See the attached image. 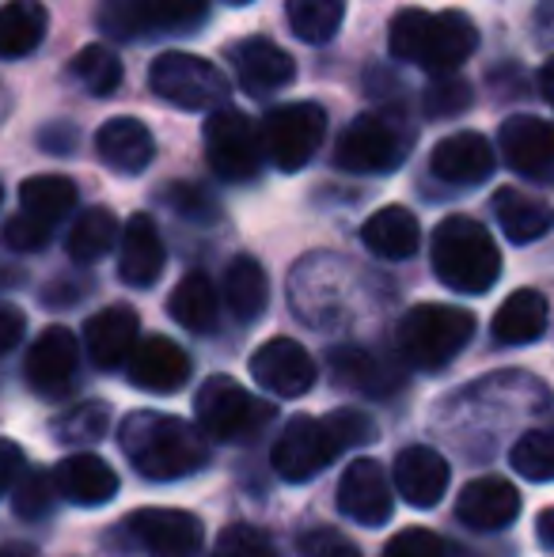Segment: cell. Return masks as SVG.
<instances>
[{
  "instance_id": "6da1fadb",
  "label": "cell",
  "mask_w": 554,
  "mask_h": 557,
  "mask_svg": "<svg viewBox=\"0 0 554 557\" xmlns=\"http://www.w3.org/2000/svg\"><path fill=\"white\" fill-rule=\"evenodd\" d=\"M119 444L137 474L148 482H175V478H190L209 467L206 433L171 413H130L119 429Z\"/></svg>"
},
{
  "instance_id": "7a4b0ae2",
  "label": "cell",
  "mask_w": 554,
  "mask_h": 557,
  "mask_svg": "<svg viewBox=\"0 0 554 557\" xmlns=\"http://www.w3.org/2000/svg\"><path fill=\"white\" fill-rule=\"evenodd\" d=\"M392 53L399 61H415L429 73H456L475 50H479V30L464 12H421L403 8L392 20Z\"/></svg>"
},
{
  "instance_id": "3957f363",
  "label": "cell",
  "mask_w": 554,
  "mask_h": 557,
  "mask_svg": "<svg viewBox=\"0 0 554 557\" xmlns=\"http://www.w3.org/2000/svg\"><path fill=\"white\" fill-rule=\"evenodd\" d=\"M429 258H433L436 281L448 285L452 293L482 296L502 277V250L494 235L471 216H444L433 227Z\"/></svg>"
},
{
  "instance_id": "277c9868",
  "label": "cell",
  "mask_w": 554,
  "mask_h": 557,
  "mask_svg": "<svg viewBox=\"0 0 554 557\" xmlns=\"http://www.w3.org/2000/svg\"><path fill=\"white\" fill-rule=\"evenodd\" d=\"M475 337V315L452 304H418L399 319L395 331V349L410 368L421 372H441L448 368L467 342Z\"/></svg>"
},
{
  "instance_id": "5b68a950",
  "label": "cell",
  "mask_w": 554,
  "mask_h": 557,
  "mask_svg": "<svg viewBox=\"0 0 554 557\" xmlns=\"http://www.w3.org/2000/svg\"><path fill=\"white\" fill-rule=\"evenodd\" d=\"M194 418L201 433L213 436L217 444H236L259 436L274 418V406L255 398L232 375H209L194 395Z\"/></svg>"
},
{
  "instance_id": "8992f818",
  "label": "cell",
  "mask_w": 554,
  "mask_h": 557,
  "mask_svg": "<svg viewBox=\"0 0 554 557\" xmlns=\"http://www.w3.org/2000/svg\"><path fill=\"white\" fill-rule=\"evenodd\" d=\"M148 84L163 103L178 107V111H217V103H224L229 96V81L213 61L178 50H168L152 61Z\"/></svg>"
},
{
  "instance_id": "52a82bcc",
  "label": "cell",
  "mask_w": 554,
  "mask_h": 557,
  "mask_svg": "<svg viewBox=\"0 0 554 557\" xmlns=\"http://www.w3.org/2000/svg\"><path fill=\"white\" fill-rule=\"evenodd\" d=\"M410 152V133L395 125L384 114H361L334 148V163L349 175H387L395 171Z\"/></svg>"
},
{
  "instance_id": "ba28073f",
  "label": "cell",
  "mask_w": 554,
  "mask_h": 557,
  "mask_svg": "<svg viewBox=\"0 0 554 557\" xmlns=\"http://www.w3.org/2000/svg\"><path fill=\"white\" fill-rule=\"evenodd\" d=\"M201 140H206V156L209 168L217 171L229 183H244V178H255L267 160L262 152V133L255 129V122L236 107H221L206 117V129H201Z\"/></svg>"
},
{
  "instance_id": "9c48e42d",
  "label": "cell",
  "mask_w": 554,
  "mask_h": 557,
  "mask_svg": "<svg viewBox=\"0 0 554 557\" xmlns=\"http://www.w3.org/2000/svg\"><path fill=\"white\" fill-rule=\"evenodd\" d=\"M262 152L278 171H300L311 163L327 137V111L319 103L278 107L262 125Z\"/></svg>"
},
{
  "instance_id": "30bf717a",
  "label": "cell",
  "mask_w": 554,
  "mask_h": 557,
  "mask_svg": "<svg viewBox=\"0 0 554 557\" xmlns=\"http://www.w3.org/2000/svg\"><path fill=\"white\" fill-rule=\"evenodd\" d=\"M342 444L334 436L331 421L327 418H308V413H296L285 429H281L278 444H274V470L285 482H308L319 470H327L338 459Z\"/></svg>"
},
{
  "instance_id": "8fae6325",
  "label": "cell",
  "mask_w": 554,
  "mask_h": 557,
  "mask_svg": "<svg viewBox=\"0 0 554 557\" xmlns=\"http://www.w3.org/2000/svg\"><path fill=\"white\" fill-rule=\"evenodd\" d=\"M206 8V0H103L99 23L111 38H137L145 30L198 27Z\"/></svg>"
},
{
  "instance_id": "7c38bea8",
  "label": "cell",
  "mask_w": 554,
  "mask_h": 557,
  "mask_svg": "<svg viewBox=\"0 0 554 557\" xmlns=\"http://www.w3.org/2000/svg\"><path fill=\"white\" fill-rule=\"evenodd\" d=\"M126 531L148 557H198L206 546V528L183 508H140L126 520Z\"/></svg>"
},
{
  "instance_id": "4fadbf2b",
  "label": "cell",
  "mask_w": 554,
  "mask_h": 557,
  "mask_svg": "<svg viewBox=\"0 0 554 557\" xmlns=\"http://www.w3.org/2000/svg\"><path fill=\"white\" fill-rule=\"evenodd\" d=\"M338 508L357 528H387L395 512V493L377 459H354L338 478Z\"/></svg>"
},
{
  "instance_id": "5bb4252c",
  "label": "cell",
  "mask_w": 554,
  "mask_h": 557,
  "mask_svg": "<svg viewBox=\"0 0 554 557\" xmlns=\"http://www.w3.org/2000/svg\"><path fill=\"white\" fill-rule=\"evenodd\" d=\"M251 375L259 387H267L278 398H304L316 387V360L293 337H270L255 349Z\"/></svg>"
},
{
  "instance_id": "9a60e30c",
  "label": "cell",
  "mask_w": 554,
  "mask_h": 557,
  "mask_svg": "<svg viewBox=\"0 0 554 557\" xmlns=\"http://www.w3.org/2000/svg\"><path fill=\"white\" fill-rule=\"evenodd\" d=\"M81 368V345L65 326H46L27 352V383L42 398H65Z\"/></svg>"
},
{
  "instance_id": "2e32d148",
  "label": "cell",
  "mask_w": 554,
  "mask_h": 557,
  "mask_svg": "<svg viewBox=\"0 0 554 557\" xmlns=\"http://www.w3.org/2000/svg\"><path fill=\"white\" fill-rule=\"evenodd\" d=\"M502 156L520 178H532V183H547L554 175V122L535 114L509 117L502 125Z\"/></svg>"
},
{
  "instance_id": "e0dca14e",
  "label": "cell",
  "mask_w": 554,
  "mask_h": 557,
  "mask_svg": "<svg viewBox=\"0 0 554 557\" xmlns=\"http://www.w3.org/2000/svg\"><path fill=\"white\" fill-rule=\"evenodd\" d=\"M334 383L346 391H357L365 398H392L403 387V368L387 352L369 349V345H338L331 349Z\"/></svg>"
},
{
  "instance_id": "ac0fdd59",
  "label": "cell",
  "mask_w": 554,
  "mask_h": 557,
  "mask_svg": "<svg viewBox=\"0 0 554 557\" xmlns=\"http://www.w3.org/2000/svg\"><path fill=\"white\" fill-rule=\"evenodd\" d=\"M517 516H520V490L509 482V478L482 474L459 490L456 520L464 523V528L494 535V531L509 528Z\"/></svg>"
},
{
  "instance_id": "d6986e66",
  "label": "cell",
  "mask_w": 554,
  "mask_h": 557,
  "mask_svg": "<svg viewBox=\"0 0 554 557\" xmlns=\"http://www.w3.org/2000/svg\"><path fill=\"white\" fill-rule=\"evenodd\" d=\"M395 490L410 508H433L444 500L452 482L448 459L429 444H410L395 455Z\"/></svg>"
},
{
  "instance_id": "ffe728a7",
  "label": "cell",
  "mask_w": 554,
  "mask_h": 557,
  "mask_svg": "<svg viewBox=\"0 0 554 557\" xmlns=\"http://www.w3.org/2000/svg\"><path fill=\"white\" fill-rule=\"evenodd\" d=\"M229 65L251 96H270L296 81V61L270 38H244L229 46Z\"/></svg>"
},
{
  "instance_id": "44dd1931",
  "label": "cell",
  "mask_w": 554,
  "mask_h": 557,
  "mask_svg": "<svg viewBox=\"0 0 554 557\" xmlns=\"http://www.w3.org/2000/svg\"><path fill=\"white\" fill-rule=\"evenodd\" d=\"M126 364H130V380L140 391H156V395H175L190 380V357L183 352V345L163 334L137 337Z\"/></svg>"
},
{
  "instance_id": "7402d4cb",
  "label": "cell",
  "mask_w": 554,
  "mask_h": 557,
  "mask_svg": "<svg viewBox=\"0 0 554 557\" xmlns=\"http://www.w3.org/2000/svg\"><path fill=\"white\" fill-rule=\"evenodd\" d=\"M494 148L482 133H452L429 156V171L441 183L452 186H475L494 175Z\"/></svg>"
},
{
  "instance_id": "603a6c76",
  "label": "cell",
  "mask_w": 554,
  "mask_h": 557,
  "mask_svg": "<svg viewBox=\"0 0 554 557\" xmlns=\"http://www.w3.org/2000/svg\"><path fill=\"white\" fill-rule=\"evenodd\" d=\"M140 334V319L134 308L126 304H111V308L96 311L84 326V345H88V357L96 360L99 368H119L130 360Z\"/></svg>"
},
{
  "instance_id": "cb8c5ba5",
  "label": "cell",
  "mask_w": 554,
  "mask_h": 557,
  "mask_svg": "<svg viewBox=\"0 0 554 557\" xmlns=\"http://www.w3.org/2000/svg\"><path fill=\"white\" fill-rule=\"evenodd\" d=\"M53 485H58L61 497L84 508L107 505V500L119 497V474H114V467L91 451H76L69 459H61L58 470H53Z\"/></svg>"
},
{
  "instance_id": "d4e9b609",
  "label": "cell",
  "mask_w": 554,
  "mask_h": 557,
  "mask_svg": "<svg viewBox=\"0 0 554 557\" xmlns=\"http://www.w3.org/2000/svg\"><path fill=\"white\" fill-rule=\"evenodd\" d=\"M163 262H168V250H163V239L156 232V221L145 213L130 216L119 247V277L134 288H148L163 273Z\"/></svg>"
},
{
  "instance_id": "484cf974",
  "label": "cell",
  "mask_w": 554,
  "mask_h": 557,
  "mask_svg": "<svg viewBox=\"0 0 554 557\" xmlns=\"http://www.w3.org/2000/svg\"><path fill=\"white\" fill-rule=\"evenodd\" d=\"M96 152L103 160V168L119 171V175H140L152 163L156 145H152V133L137 117H111V122L99 125Z\"/></svg>"
},
{
  "instance_id": "4316f807",
  "label": "cell",
  "mask_w": 554,
  "mask_h": 557,
  "mask_svg": "<svg viewBox=\"0 0 554 557\" xmlns=\"http://www.w3.org/2000/svg\"><path fill=\"white\" fill-rule=\"evenodd\" d=\"M361 243L377 258L387 262H403V258L418 255L421 247V224L410 209L403 206H384L380 213H372L361 227Z\"/></svg>"
},
{
  "instance_id": "83f0119b",
  "label": "cell",
  "mask_w": 554,
  "mask_h": 557,
  "mask_svg": "<svg viewBox=\"0 0 554 557\" xmlns=\"http://www.w3.org/2000/svg\"><path fill=\"white\" fill-rule=\"evenodd\" d=\"M547 319H551V311H547L543 293H535V288H517V293L497 308L490 331H494L497 345H532L547 334Z\"/></svg>"
},
{
  "instance_id": "f1b7e54d",
  "label": "cell",
  "mask_w": 554,
  "mask_h": 557,
  "mask_svg": "<svg viewBox=\"0 0 554 557\" xmlns=\"http://www.w3.org/2000/svg\"><path fill=\"white\" fill-rule=\"evenodd\" d=\"M221 296H224V308L239 319V323H255V319L267 311L270 304V277L251 255H239L229 262L224 270V285H221Z\"/></svg>"
},
{
  "instance_id": "f546056e",
  "label": "cell",
  "mask_w": 554,
  "mask_h": 557,
  "mask_svg": "<svg viewBox=\"0 0 554 557\" xmlns=\"http://www.w3.org/2000/svg\"><path fill=\"white\" fill-rule=\"evenodd\" d=\"M494 216L513 243H535L554 227V209L547 201L525 190H509V186L494 194Z\"/></svg>"
},
{
  "instance_id": "4dcf8cb0",
  "label": "cell",
  "mask_w": 554,
  "mask_h": 557,
  "mask_svg": "<svg viewBox=\"0 0 554 557\" xmlns=\"http://www.w3.org/2000/svg\"><path fill=\"white\" fill-rule=\"evenodd\" d=\"M46 30H50V15L38 0H12L0 8V58L15 61L27 58L42 46Z\"/></svg>"
},
{
  "instance_id": "1f68e13d",
  "label": "cell",
  "mask_w": 554,
  "mask_h": 557,
  "mask_svg": "<svg viewBox=\"0 0 554 557\" xmlns=\"http://www.w3.org/2000/svg\"><path fill=\"white\" fill-rule=\"evenodd\" d=\"M168 311L178 326H186L190 334H209L217 326V315H221V300H217V288L206 273H186L175 285L168 300Z\"/></svg>"
},
{
  "instance_id": "d6a6232c",
  "label": "cell",
  "mask_w": 554,
  "mask_h": 557,
  "mask_svg": "<svg viewBox=\"0 0 554 557\" xmlns=\"http://www.w3.org/2000/svg\"><path fill=\"white\" fill-rule=\"evenodd\" d=\"M114 243H119V221H114L111 209L96 206V209H88V213L76 216V224L69 227L65 250L76 265H91L103 255H111Z\"/></svg>"
},
{
  "instance_id": "836d02e7",
  "label": "cell",
  "mask_w": 554,
  "mask_h": 557,
  "mask_svg": "<svg viewBox=\"0 0 554 557\" xmlns=\"http://www.w3.org/2000/svg\"><path fill=\"white\" fill-rule=\"evenodd\" d=\"M20 206L23 213L38 216L46 224H58L73 213L76 206V183L65 175H35L20 186Z\"/></svg>"
},
{
  "instance_id": "e575fe53",
  "label": "cell",
  "mask_w": 554,
  "mask_h": 557,
  "mask_svg": "<svg viewBox=\"0 0 554 557\" xmlns=\"http://www.w3.org/2000/svg\"><path fill=\"white\" fill-rule=\"evenodd\" d=\"M346 0H285V20L300 42L323 46L338 35Z\"/></svg>"
},
{
  "instance_id": "d590c367",
  "label": "cell",
  "mask_w": 554,
  "mask_h": 557,
  "mask_svg": "<svg viewBox=\"0 0 554 557\" xmlns=\"http://www.w3.org/2000/svg\"><path fill=\"white\" fill-rule=\"evenodd\" d=\"M509 462L528 482H554V429H532L509 447Z\"/></svg>"
},
{
  "instance_id": "8d00e7d4",
  "label": "cell",
  "mask_w": 554,
  "mask_h": 557,
  "mask_svg": "<svg viewBox=\"0 0 554 557\" xmlns=\"http://www.w3.org/2000/svg\"><path fill=\"white\" fill-rule=\"evenodd\" d=\"M69 69H73V81L84 84L91 96H111L122 84V65L114 58V50H107V46H84Z\"/></svg>"
},
{
  "instance_id": "74e56055",
  "label": "cell",
  "mask_w": 554,
  "mask_h": 557,
  "mask_svg": "<svg viewBox=\"0 0 554 557\" xmlns=\"http://www.w3.org/2000/svg\"><path fill=\"white\" fill-rule=\"evenodd\" d=\"M111 425V406L107 403H84V406H73L65 418H58L50 425V433L58 436L61 444H99Z\"/></svg>"
},
{
  "instance_id": "f35d334b",
  "label": "cell",
  "mask_w": 554,
  "mask_h": 557,
  "mask_svg": "<svg viewBox=\"0 0 554 557\" xmlns=\"http://www.w3.org/2000/svg\"><path fill=\"white\" fill-rule=\"evenodd\" d=\"M53 497H58L53 474H46V470H38V467L35 470L23 467V474L15 478V485H12L15 516H20V520H42V516H50Z\"/></svg>"
},
{
  "instance_id": "ab89813d",
  "label": "cell",
  "mask_w": 554,
  "mask_h": 557,
  "mask_svg": "<svg viewBox=\"0 0 554 557\" xmlns=\"http://www.w3.org/2000/svg\"><path fill=\"white\" fill-rule=\"evenodd\" d=\"M471 107V84L459 81L456 73H441V81H433L426 88V114L429 117H456L459 111Z\"/></svg>"
},
{
  "instance_id": "60d3db41",
  "label": "cell",
  "mask_w": 554,
  "mask_h": 557,
  "mask_svg": "<svg viewBox=\"0 0 554 557\" xmlns=\"http://www.w3.org/2000/svg\"><path fill=\"white\" fill-rule=\"evenodd\" d=\"M0 243H4L8 250H15V255H30V250H42L46 243H50V224L38 221V216L30 213H15L8 216L4 227H0Z\"/></svg>"
},
{
  "instance_id": "b9f144b4",
  "label": "cell",
  "mask_w": 554,
  "mask_h": 557,
  "mask_svg": "<svg viewBox=\"0 0 554 557\" xmlns=\"http://www.w3.org/2000/svg\"><path fill=\"white\" fill-rule=\"evenodd\" d=\"M213 557H278V550L270 546V539L262 535L259 528L236 523V528H229L221 539H217Z\"/></svg>"
},
{
  "instance_id": "7bdbcfd3",
  "label": "cell",
  "mask_w": 554,
  "mask_h": 557,
  "mask_svg": "<svg viewBox=\"0 0 554 557\" xmlns=\"http://www.w3.org/2000/svg\"><path fill=\"white\" fill-rule=\"evenodd\" d=\"M327 421H331L342 451H346V447H357V444H372L380 436L377 421L361 410H334V413H327Z\"/></svg>"
},
{
  "instance_id": "ee69618b",
  "label": "cell",
  "mask_w": 554,
  "mask_h": 557,
  "mask_svg": "<svg viewBox=\"0 0 554 557\" xmlns=\"http://www.w3.org/2000/svg\"><path fill=\"white\" fill-rule=\"evenodd\" d=\"M384 557H448V550H444L441 535H433V531L407 528L384 546Z\"/></svg>"
},
{
  "instance_id": "f6af8a7d",
  "label": "cell",
  "mask_w": 554,
  "mask_h": 557,
  "mask_svg": "<svg viewBox=\"0 0 554 557\" xmlns=\"http://www.w3.org/2000/svg\"><path fill=\"white\" fill-rule=\"evenodd\" d=\"M300 557H361V550L346 535H338V531L319 528L300 539Z\"/></svg>"
},
{
  "instance_id": "bcb514c9",
  "label": "cell",
  "mask_w": 554,
  "mask_h": 557,
  "mask_svg": "<svg viewBox=\"0 0 554 557\" xmlns=\"http://www.w3.org/2000/svg\"><path fill=\"white\" fill-rule=\"evenodd\" d=\"M168 206L175 209L178 216H190V221H213V201H209L198 186L175 183L168 190Z\"/></svg>"
},
{
  "instance_id": "7dc6e473",
  "label": "cell",
  "mask_w": 554,
  "mask_h": 557,
  "mask_svg": "<svg viewBox=\"0 0 554 557\" xmlns=\"http://www.w3.org/2000/svg\"><path fill=\"white\" fill-rule=\"evenodd\" d=\"M23 467H27V455H23V447L15 441H8V436H0V497L12 490L15 478L23 474Z\"/></svg>"
},
{
  "instance_id": "c3c4849f",
  "label": "cell",
  "mask_w": 554,
  "mask_h": 557,
  "mask_svg": "<svg viewBox=\"0 0 554 557\" xmlns=\"http://www.w3.org/2000/svg\"><path fill=\"white\" fill-rule=\"evenodd\" d=\"M23 331H27V319H23V311L12 308V304H0V357L20 345Z\"/></svg>"
},
{
  "instance_id": "681fc988",
  "label": "cell",
  "mask_w": 554,
  "mask_h": 557,
  "mask_svg": "<svg viewBox=\"0 0 554 557\" xmlns=\"http://www.w3.org/2000/svg\"><path fill=\"white\" fill-rule=\"evenodd\" d=\"M42 145L50 148V152H69V148L76 145L73 125H53L50 133H42Z\"/></svg>"
},
{
  "instance_id": "f907efd6",
  "label": "cell",
  "mask_w": 554,
  "mask_h": 557,
  "mask_svg": "<svg viewBox=\"0 0 554 557\" xmlns=\"http://www.w3.org/2000/svg\"><path fill=\"white\" fill-rule=\"evenodd\" d=\"M535 531H540V543L547 546V550H554V505L547 508V512H540V520H535Z\"/></svg>"
},
{
  "instance_id": "816d5d0a",
  "label": "cell",
  "mask_w": 554,
  "mask_h": 557,
  "mask_svg": "<svg viewBox=\"0 0 554 557\" xmlns=\"http://www.w3.org/2000/svg\"><path fill=\"white\" fill-rule=\"evenodd\" d=\"M540 91H543V99L554 107V58L540 69Z\"/></svg>"
},
{
  "instance_id": "f5cc1de1",
  "label": "cell",
  "mask_w": 554,
  "mask_h": 557,
  "mask_svg": "<svg viewBox=\"0 0 554 557\" xmlns=\"http://www.w3.org/2000/svg\"><path fill=\"white\" fill-rule=\"evenodd\" d=\"M0 557H38V550L27 543H4L0 546Z\"/></svg>"
},
{
  "instance_id": "db71d44e",
  "label": "cell",
  "mask_w": 554,
  "mask_h": 557,
  "mask_svg": "<svg viewBox=\"0 0 554 557\" xmlns=\"http://www.w3.org/2000/svg\"><path fill=\"white\" fill-rule=\"evenodd\" d=\"M20 281H23V270H15V265H0V288L20 285Z\"/></svg>"
},
{
  "instance_id": "11a10c76",
  "label": "cell",
  "mask_w": 554,
  "mask_h": 557,
  "mask_svg": "<svg viewBox=\"0 0 554 557\" xmlns=\"http://www.w3.org/2000/svg\"><path fill=\"white\" fill-rule=\"evenodd\" d=\"M229 4H247V0H229Z\"/></svg>"
},
{
  "instance_id": "9f6ffc18",
  "label": "cell",
  "mask_w": 554,
  "mask_h": 557,
  "mask_svg": "<svg viewBox=\"0 0 554 557\" xmlns=\"http://www.w3.org/2000/svg\"><path fill=\"white\" fill-rule=\"evenodd\" d=\"M0 198H4V190H0Z\"/></svg>"
}]
</instances>
